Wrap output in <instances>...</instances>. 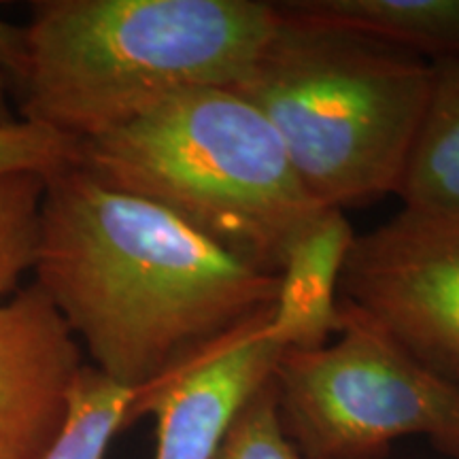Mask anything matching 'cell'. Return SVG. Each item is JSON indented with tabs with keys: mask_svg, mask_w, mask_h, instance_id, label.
Listing matches in <instances>:
<instances>
[{
	"mask_svg": "<svg viewBox=\"0 0 459 459\" xmlns=\"http://www.w3.org/2000/svg\"><path fill=\"white\" fill-rule=\"evenodd\" d=\"M32 271L91 366L132 392L271 313L279 287V273L74 162L48 175Z\"/></svg>",
	"mask_w": 459,
	"mask_h": 459,
	"instance_id": "1",
	"label": "cell"
},
{
	"mask_svg": "<svg viewBox=\"0 0 459 459\" xmlns=\"http://www.w3.org/2000/svg\"><path fill=\"white\" fill-rule=\"evenodd\" d=\"M279 26L262 0H37L17 119L73 141L194 88H232Z\"/></svg>",
	"mask_w": 459,
	"mask_h": 459,
	"instance_id": "2",
	"label": "cell"
},
{
	"mask_svg": "<svg viewBox=\"0 0 459 459\" xmlns=\"http://www.w3.org/2000/svg\"><path fill=\"white\" fill-rule=\"evenodd\" d=\"M74 164L268 273H279L287 247L325 206L304 189L271 122L232 88L179 91L77 141Z\"/></svg>",
	"mask_w": 459,
	"mask_h": 459,
	"instance_id": "3",
	"label": "cell"
},
{
	"mask_svg": "<svg viewBox=\"0 0 459 459\" xmlns=\"http://www.w3.org/2000/svg\"><path fill=\"white\" fill-rule=\"evenodd\" d=\"M432 79L421 56L279 13L232 90L271 122L311 198L344 211L398 194Z\"/></svg>",
	"mask_w": 459,
	"mask_h": 459,
	"instance_id": "4",
	"label": "cell"
},
{
	"mask_svg": "<svg viewBox=\"0 0 459 459\" xmlns=\"http://www.w3.org/2000/svg\"><path fill=\"white\" fill-rule=\"evenodd\" d=\"M341 315L336 342L285 351L273 375L291 443L311 459H378L419 436L459 459V385L351 302Z\"/></svg>",
	"mask_w": 459,
	"mask_h": 459,
	"instance_id": "5",
	"label": "cell"
},
{
	"mask_svg": "<svg viewBox=\"0 0 459 459\" xmlns=\"http://www.w3.org/2000/svg\"><path fill=\"white\" fill-rule=\"evenodd\" d=\"M341 294L459 385V223L402 211L355 237Z\"/></svg>",
	"mask_w": 459,
	"mask_h": 459,
	"instance_id": "6",
	"label": "cell"
},
{
	"mask_svg": "<svg viewBox=\"0 0 459 459\" xmlns=\"http://www.w3.org/2000/svg\"><path fill=\"white\" fill-rule=\"evenodd\" d=\"M268 319L271 313L247 321L132 394L126 428L156 417V459H213L234 415L274 375L285 353L266 332Z\"/></svg>",
	"mask_w": 459,
	"mask_h": 459,
	"instance_id": "7",
	"label": "cell"
},
{
	"mask_svg": "<svg viewBox=\"0 0 459 459\" xmlns=\"http://www.w3.org/2000/svg\"><path fill=\"white\" fill-rule=\"evenodd\" d=\"M82 349L37 285L0 304V459H45L66 421Z\"/></svg>",
	"mask_w": 459,
	"mask_h": 459,
	"instance_id": "8",
	"label": "cell"
},
{
	"mask_svg": "<svg viewBox=\"0 0 459 459\" xmlns=\"http://www.w3.org/2000/svg\"><path fill=\"white\" fill-rule=\"evenodd\" d=\"M355 232L342 209L321 206L287 247L266 332L285 351H311L341 332V277Z\"/></svg>",
	"mask_w": 459,
	"mask_h": 459,
	"instance_id": "9",
	"label": "cell"
},
{
	"mask_svg": "<svg viewBox=\"0 0 459 459\" xmlns=\"http://www.w3.org/2000/svg\"><path fill=\"white\" fill-rule=\"evenodd\" d=\"M287 20L375 39L415 56L459 57V0H290Z\"/></svg>",
	"mask_w": 459,
	"mask_h": 459,
	"instance_id": "10",
	"label": "cell"
},
{
	"mask_svg": "<svg viewBox=\"0 0 459 459\" xmlns=\"http://www.w3.org/2000/svg\"><path fill=\"white\" fill-rule=\"evenodd\" d=\"M432 91L398 194L404 213L459 223V57L432 60Z\"/></svg>",
	"mask_w": 459,
	"mask_h": 459,
	"instance_id": "11",
	"label": "cell"
},
{
	"mask_svg": "<svg viewBox=\"0 0 459 459\" xmlns=\"http://www.w3.org/2000/svg\"><path fill=\"white\" fill-rule=\"evenodd\" d=\"M132 394L94 366L83 364L65 426L45 459H105L111 440L126 429Z\"/></svg>",
	"mask_w": 459,
	"mask_h": 459,
	"instance_id": "12",
	"label": "cell"
},
{
	"mask_svg": "<svg viewBox=\"0 0 459 459\" xmlns=\"http://www.w3.org/2000/svg\"><path fill=\"white\" fill-rule=\"evenodd\" d=\"M45 186V172L0 170V304L37 262Z\"/></svg>",
	"mask_w": 459,
	"mask_h": 459,
	"instance_id": "13",
	"label": "cell"
},
{
	"mask_svg": "<svg viewBox=\"0 0 459 459\" xmlns=\"http://www.w3.org/2000/svg\"><path fill=\"white\" fill-rule=\"evenodd\" d=\"M213 459H311L281 423L273 377L234 415Z\"/></svg>",
	"mask_w": 459,
	"mask_h": 459,
	"instance_id": "14",
	"label": "cell"
},
{
	"mask_svg": "<svg viewBox=\"0 0 459 459\" xmlns=\"http://www.w3.org/2000/svg\"><path fill=\"white\" fill-rule=\"evenodd\" d=\"M77 141L60 132L17 119L0 126V170H39L45 175L73 164Z\"/></svg>",
	"mask_w": 459,
	"mask_h": 459,
	"instance_id": "15",
	"label": "cell"
},
{
	"mask_svg": "<svg viewBox=\"0 0 459 459\" xmlns=\"http://www.w3.org/2000/svg\"><path fill=\"white\" fill-rule=\"evenodd\" d=\"M28 56H30V45H28L26 26L0 20V74L7 79L13 91L24 82Z\"/></svg>",
	"mask_w": 459,
	"mask_h": 459,
	"instance_id": "16",
	"label": "cell"
},
{
	"mask_svg": "<svg viewBox=\"0 0 459 459\" xmlns=\"http://www.w3.org/2000/svg\"><path fill=\"white\" fill-rule=\"evenodd\" d=\"M9 83L7 79L0 74V126H7L17 122L15 113L11 111V102H9Z\"/></svg>",
	"mask_w": 459,
	"mask_h": 459,
	"instance_id": "17",
	"label": "cell"
}]
</instances>
